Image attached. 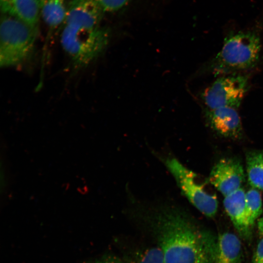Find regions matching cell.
<instances>
[{
	"label": "cell",
	"mask_w": 263,
	"mask_h": 263,
	"mask_svg": "<svg viewBox=\"0 0 263 263\" xmlns=\"http://www.w3.org/2000/svg\"><path fill=\"white\" fill-rule=\"evenodd\" d=\"M245 175L240 161L224 158L213 167L208 181L225 197L241 188Z\"/></svg>",
	"instance_id": "7"
},
{
	"label": "cell",
	"mask_w": 263,
	"mask_h": 263,
	"mask_svg": "<svg viewBox=\"0 0 263 263\" xmlns=\"http://www.w3.org/2000/svg\"><path fill=\"white\" fill-rule=\"evenodd\" d=\"M261 37L258 29L230 33L219 52L204 63L195 75L244 73L255 68L260 61Z\"/></svg>",
	"instance_id": "2"
},
{
	"label": "cell",
	"mask_w": 263,
	"mask_h": 263,
	"mask_svg": "<svg viewBox=\"0 0 263 263\" xmlns=\"http://www.w3.org/2000/svg\"></svg>",
	"instance_id": "21"
},
{
	"label": "cell",
	"mask_w": 263,
	"mask_h": 263,
	"mask_svg": "<svg viewBox=\"0 0 263 263\" xmlns=\"http://www.w3.org/2000/svg\"><path fill=\"white\" fill-rule=\"evenodd\" d=\"M165 165L182 194L191 204L206 216L213 217L217 213L218 206L216 195L207 192L204 185L196 181L197 174L176 159H167Z\"/></svg>",
	"instance_id": "6"
},
{
	"label": "cell",
	"mask_w": 263,
	"mask_h": 263,
	"mask_svg": "<svg viewBox=\"0 0 263 263\" xmlns=\"http://www.w3.org/2000/svg\"><path fill=\"white\" fill-rule=\"evenodd\" d=\"M62 25L61 45L75 68L90 64L109 43V31L100 25L64 22Z\"/></svg>",
	"instance_id": "3"
},
{
	"label": "cell",
	"mask_w": 263,
	"mask_h": 263,
	"mask_svg": "<svg viewBox=\"0 0 263 263\" xmlns=\"http://www.w3.org/2000/svg\"><path fill=\"white\" fill-rule=\"evenodd\" d=\"M248 180L254 188L263 190V151L251 150L246 154Z\"/></svg>",
	"instance_id": "13"
},
{
	"label": "cell",
	"mask_w": 263,
	"mask_h": 263,
	"mask_svg": "<svg viewBox=\"0 0 263 263\" xmlns=\"http://www.w3.org/2000/svg\"><path fill=\"white\" fill-rule=\"evenodd\" d=\"M146 217L165 263H212L216 240L198 229L183 210L164 205Z\"/></svg>",
	"instance_id": "1"
},
{
	"label": "cell",
	"mask_w": 263,
	"mask_h": 263,
	"mask_svg": "<svg viewBox=\"0 0 263 263\" xmlns=\"http://www.w3.org/2000/svg\"><path fill=\"white\" fill-rule=\"evenodd\" d=\"M93 263H124L123 261L116 256L111 254H106L95 260Z\"/></svg>",
	"instance_id": "18"
},
{
	"label": "cell",
	"mask_w": 263,
	"mask_h": 263,
	"mask_svg": "<svg viewBox=\"0 0 263 263\" xmlns=\"http://www.w3.org/2000/svg\"><path fill=\"white\" fill-rule=\"evenodd\" d=\"M2 0H1V1H2Z\"/></svg>",
	"instance_id": "20"
},
{
	"label": "cell",
	"mask_w": 263,
	"mask_h": 263,
	"mask_svg": "<svg viewBox=\"0 0 263 263\" xmlns=\"http://www.w3.org/2000/svg\"><path fill=\"white\" fill-rule=\"evenodd\" d=\"M38 1L42 18L51 29L63 24L67 12L64 0H38Z\"/></svg>",
	"instance_id": "12"
},
{
	"label": "cell",
	"mask_w": 263,
	"mask_h": 263,
	"mask_svg": "<svg viewBox=\"0 0 263 263\" xmlns=\"http://www.w3.org/2000/svg\"><path fill=\"white\" fill-rule=\"evenodd\" d=\"M245 192L241 188L225 197V209L239 234L245 239H249L252 234L251 226L246 208Z\"/></svg>",
	"instance_id": "9"
},
{
	"label": "cell",
	"mask_w": 263,
	"mask_h": 263,
	"mask_svg": "<svg viewBox=\"0 0 263 263\" xmlns=\"http://www.w3.org/2000/svg\"><path fill=\"white\" fill-rule=\"evenodd\" d=\"M249 88V75L244 73L219 76L202 91L200 97L205 108L237 110Z\"/></svg>",
	"instance_id": "5"
},
{
	"label": "cell",
	"mask_w": 263,
	"mask_h": 263,
	"mask_svg": "<svg viewBox=\"0 0 263 263\" xmlns=\"http://www.w3.org/2000/svg\"><path fill=\"white\" fill-rule=\"evenodd\" d=\"M245 204L251 226L263 212V203L261 194L255 188L249 189L245 195Z\"/></svg>",
	"instance_id": "14"
},
{
	"label": "cell",
	"mask_w": 263,
	"mask_h": 263,
	"mask_svg": "<svg viewBox=\"0 0 263 263\" xmlns=\"http://www.w3.org/2000/svg\"><path fill=\"white\" fill-rule=\"evenodd\" d=\"M258 228L260 234L263 237V216L258 221Z\"/></svg>",
	"instance_id": "19"
},
{
	"label": "cell",
	"mask_w": 263,
	"mask_h": 263,
	"mask_svg": "<svg viewBox=\"0 0 263 263\" xmlns=\"http://www.w3.org/2000/svg\"><path fill=\"white\" fill-rule=\"evenodd\" d=\"M251 263H263V237L258 243Z\"/></svg>",
	"instance_id": "17"
},
{
	"label": "cell",
	"mask_w": 263,
	"mask_h": 263,
	"mask_svg": "<svg viewBox=\"0 0 263 263\" xmlns=\"http://www.w3.org/2000/svg\"><path fill=\"white\" fill-rule=\"evenodd\" d=\"M2 13L11 15L38 29L40 13L38 0H4L1 1Z\"/></svg>",
	"instance_id": "11"
},
{
	"label": "cell",
	"mask_w": 263,
	"mask_h": 263,
	"mask_svg": "<svg viewBox=\"0 0 263 263\" xmlns=\"http://www.w3.org/2000/svg\"><path fill=\"white\" fill-rule=\"evenodd\" d=\"M103 11L113 12L123 8L129 0H93Z\"/></svg>",
	"instance_id": "16"
},
{
	"label": "cell",
	"mask_w": 263,
	"mask_h": 263,
	"mask_svg": "<svg viewBox=\"0 0 263 263\" xmlns=\"http://www.w3.org/2000/svg\"><path fill=\"white\" fill-rule=\"evenodd\" d=\"M38 29L7 13L1 14L0 25V65H19L32 56Z\"/></svg>",
	"instance_id": "4"
},
{
	"label": "cell",
	"mask_w": 263,
	"mask_h": 263,
	"mask_svg": "<svg viewBox=\"0 0 263 263\" xmlns=\"http://www.w3.org/2000/svg\"><path fill=\"white\" fill-rule=\"evenodd\" d=\"M204 116L208 126L218 135L232 139L241 137L243 127L236 109L227 107L205 108Z\"/></svg>",
	"instance_id": "8"
},
{
	"label": "cell",
	"mask_w": 263,
	"mask_h": 263,
	"mask_svg": "<svg viewBox=\"0 0 263 263\" xmlns=\"http://www.w3.org/2000/svg\"><path fill=\"white\" fill-rule=\"evenodd\" d=\"M135 263H165L163 254L158 247H150L139 254Z\"/></svg>",
	"instance_id": "15"
},
{
	"label": "cell",
	"mask_w": 263,
	"mask_h": 263,
	"mask_svg": "<svg viewBox=\"0 0 263 263\" xmlns=\"http://www.w3.org/2000/svg\"><path fill=\"white\" fill-rule=\"evenodd\" d=\"M241 242L235 234L224 232L215 240L212 263H242Z\"/></svg>",
	"instance_id": "10"
}]
</instances>
